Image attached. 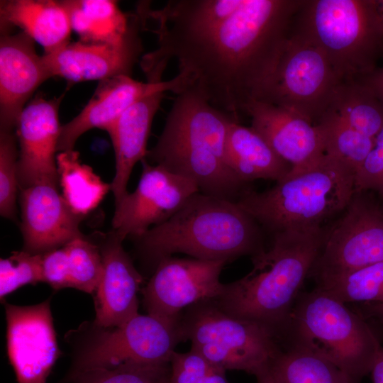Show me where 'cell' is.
Here are the masks:
<instances>
[{
	"instance_id": "14",
	"label": "cell",
	"mask_w": 383,
	"mask_h": 383,
	"mask_svg": "<svg viewBox=\"0 0 383 383\" xmlns=\"http://www.w3.org/2000/svg\"><path fill=\"white\" fill-rule=\"evenodd\" d=\"M50 299L32 306L4 301L7 354L18 383H45L60 355Z\"/></svg>"
},
{
	"instance_id": "41",
	"label": "cell",
	"mask_w": 383,
	"mask_h": 383,
	"mask_svg": "<svg viewBox=\"0 0 383 383\" xmlns=\"http://www.w3.org/2000/svg\"><path fill=\"white\" fill-rule=\"evenodd\" d=\"M225 373V370L216 367L206 374L199 383H229Z\"/></svg>"
},
{
	"instance_id": "37",
	"label": "cell",
	"mask_w": 383,
	"mask_h": 383,
	"mask_svg": "<svg viewBox=\"0 0 383 383\" xmlns=\"http://www.w3.org/2000/svg\"><path fill=\"white\" fill-rule=\"evenodd\" d=\"M43 282L54 290L71 288L67 253L65 246L42 254Z\"/></svg>"
},
{
	"instance_id": "31",
	"label": "cell",
	"mask_w": 383,
	"mask_h": 383,
	"mask_svg": "<svg viewBox=\"0 0 383 383\" xmlns=\"http://www.w3.org/2000/svg\"><path fill=\"white\" fill-rule=\"evenodd\" d=\"M67 253L71 288L94 294L103 272L102 257L91 237L82 235L65 245Z\"/></svg>"
},
{
	"instance_id": "35",
	"label": "cell",
	"mask_w": 383,
	"mask_h": 383,
	"mask_svg": "<svg viewBox=\"0 0 383 383\" xmlns=\"http://www.w3.org/2000/svg\"><path fill=\"white\" fill-rule=\"evenodd\" d=\"M168 383H199L210 372L218 367L191 348L187 353L174 352L170 360Z\"/></svg>"
},
{
	"instance_id": "21",
	"label": "cell",
	"mask_w": 383,
	"mask_h": 383,
	"mask_svg": "<svg viewBox=\"0 0 383 383\" xmlns=\"http://www.w3.org/2000/svg\"><path fill=\"white\" fill-rule=\"evenodd\" d=\"M139 32L119 44L70 42L43 58L51 77L72 83L131 76L143 50Z\"/></svg>"
},
{
	"instance_id": "3",
	"label": "cell",
	"mask_w": 383,
	"mask_h": 383,
	"mask_svg": "<svg viewBox=\"0 0 383 383\" xmlns=\"http://www.w3.org/2000/svg\"><path fill=\"white\" fill-rule=\"evenodd\" d=\"M133 241L139 261L152 273L162 260L175 253L228 262L267 249L261 227L236 202L200 192Z\"/></svg>"
},
{
	"instance_id": "42",
	"label": "cell",
	"mask_w": 383,
	"mask_h": 383,
	"mask_svg": "<svg viewBox=\"0 0 383 383\" xmlns=\"http://www.w3.org/2000/svg\"><path fill=\"white\" fill-rule=\"evenodd\" d=\"M255 377L257 383H280L270 367L260 372Z\"/></svg>"
},
{
	"instance_id": "9",
	"label": "cell",
	"mask_w": 383,
	"mask_h": 383,
	"mask_svg": "<svg viewBox=\"0 0 383 383\" xmlns=\"http://www.w3.org/2000/svg\"><path fill=\"white\" fill-rule=\"evenodd\" d=\"M180 327L184 340L213 365L256 375L270 367L282 350L277 333L252 321L221 310L213 301L187 308Z\"/></svg>"
},
{
	"instance_id": "39",
	"label": "cell",
	"mask_w": 383,
	"mask_h": 383,
	"mask_svg": "<svg viewBox=\"0 0 383 383\" xmlns=\"http://www.w3.org/2000/svg\"><path fill=\"white\" fill-rule=\"evenodd\" d=\"M372 383H383V345L377 352L370 371Z\"/></svg>"
},
{
	"instance_id": "1",
	"label": "cell",
	"mask_w": 383,
	"mask_h": 383,
	"mask_svg": "<svg viewBox=\"0 0 383 383\" xmlns=\"http://www.w3.org/2000/svg\"><path fill=\"white\" fill-rule=\"evenodd\" d=\"M304 1L243 0L231 16L209 27L157 26V47L140 62L147 81H164L174 60L187 89L240 121L274 71Z\"/></svg>"
},
{
	"instance_id": "24",
	"label": "cell",
	"mask_w": 383,
	"mask_h": 383,
	"mask_svg": "<svg viewBox=\"0 0 383 383\" xmlns=\"http://www.w3.org/2000/svg\"><path fill=\"white\" fill-rule=\"evenodd\" d=\"M226 155L228 167L245 185L260 179L277 182L291 170L290 165L277 155L258 133L237 121L229 126Z\"/></svg>"
},
{
	"instance_id": "30",
	"label": "cell",
	"mask_w": 383,
	"mask_h": 383,
	"mask_svg": "<svg viewBox=\"0 0 383 383\" xmlns=\"http://www.w3.org/2000/svg\"><path fill=\"white\" fill-rule=\"evenodd\" d=\"M337 299L364 304L383 302V261L316 286Z\"/></svg>"
},
{
	"instance_id": "11",
	"label": "cell",
	"mask_w": 383,
	"mask_h": 383,
	"mask_svg": "<svg viewBox=\"0 0 383 383\" xmlns=\"http://www.w3.org/2000/svg\"><path fill=\"white\" fill-rule=\"evenodd\" d=\"M383 261V209L355 192L340 218L326 231L309 273L316 286Z\"/></svg>"
},
{
	"instance_id": "38",
	"label": "cell",
	"mask_w": 383,
	"mask_h": 383,
	"mask_svg": "<svg viewBox=\"0 0 383 383\" xmlns=\"http://www.w3.org/2000/svg\"><path fill=\"white\" fill-rule=\"evenodd\" d=\"M360 80L367 85L383 104V68Z\"/></svg>"
},
{
	"instance_id": "33",
	"label": "cell",
	"mask_w": 383,
	"mask_h": 383,
	"mask_svg": "<svg viewBox=\"0 0 383 383\" xmlns=\"http://www.w3.org/2000/svg\"><path fill=\"white\" fill-rule=\"evenodd\" d=\"M17 140L13 130L0 129V214L16 223L19 190Z\"/></svg>"
},
{
	"instance_id": "19",
	"label": "cell",
	"mask_w": 383,
	"mask_h": 383,
	"mask_svg": "<svg viewBox=\"0 0 383 383\" xmlns=\"http://www.w3.org/2000/svg\"><path fill=\"white\" fill-rule=\"evenodd\" d=\"M245 115L251 119L250 127L290 165L289 173L303 170L325 154L318 125L291 110L253 100L247 106Z\"/></svg>"
},
{
	"instance_id": "4",
	"label": "cell",
	"mask_w": 383,
	"mask_h": 383,
	"mask_svg": "<svg viewBox=\"0 0 383 383\" xmlns=\"http://www.w3.org/2000/svg\"><path fill=\"white\" fill-rule=\"evenodd\" d=\"M176 95L162 131L146 157L193 181L203 194L237 202L248 188L226 162L228 131L236 120L192 89Z\"/></svg>"
},
{
	"instance_id": "25",
	"label": "cell",
	"mask_w": 383,
	"mask_h": 383,
	"mask_svg": "<svg viewBox=\"0 0 383 383\" xmlns=\"http://www.w3.org/2000/svg\"><path fill=\"white\" fill-rule=\"evenodd\" d=\"M67 11L72 30L79 40L88 43H122L143 28L137 13L128 15L112 0L62 1Z\"/></svg>"
},
{
	"instance_id": "32",
	"label": "cell",
	"mask_w": 383,
	"mask_h": 383,
	"mask_svg": "<svg viewBox=\"0 0 383 383\" xmlns=\"http://www.w3.org/2000/svg\"><path fill=\"white\" fill-rule=\"evenodd\" d=\"M170 362L145 365L132 362L83 372L70 383H168Z\"/></svg>"
},
{
	"instance_id": "6",
	"label": "cell",
	"mask_w": 383,
	"mask_h": 383,
	"mask_svg": "<svg viewBox=\"0 0 383 383\" xmlns=\"http://www.w3.org/2000/svg\"><path fill=\"white\" fill-rule=\"evenodd\" d=\"M280 340L282 348L325 358L360 382L382 345L367 319L316 287L300 293Z\"/></svg>"
},
{
	"instance_id": "29",
	"label": "cell",
	"mask_w": 383,
	"mask_h": 383,
	"mask_svg": "<svg viewBox=\"0 0 383 383\" xmlns=\"http://www.w3.org/2000/svg\"><path fill=\"white\" fill-rule=\"evenodd\" d=\"M316 124L323 133L325 153L349 166L355 174L375 139L360 133L331 111H327Z\"/></svg>"
},
{
	"instance_id": "43",
	"label": "cell",
	"mask_w": 383,
	"mask_h": 383,
	"mask_svg": "<svg viewBox=\"0 0 383 383\" xmlns=\"http://www.w3.org/2000/svg\"><path fill=\"white\" fill-rule=\"evenodd\" d=\"M377 2H378L379 11L381 13V15H382V19H383V0H379V1H377Z\"/></svg>"
},
{
	"instance_id": "12",
	"label": "cell",
	"mask_w": 383,
	"mask_h": 383,
	"mask_svg": "<svg viewBox=\"0 0 383 383\" xmlns=\"http://www.w3.org/2000/svg\"><path fill=\"white\" fill-rule=\"evenodd\" d=\"M226 263L172 256L162 260L141 290L148 313L180 323L183 309L215 300L221 294L223 283L220 275Z\"/></svg>"
},
{
	"instance_id": "7",
	"label": "cell",
	"mask_w": 383,
	"mask_h": 383,
	"mask_svg": "<svg viewBox=\"0 0 383 383\" xmlns=\"http://www.w3.org/2000/svg\"><path fill=\"white\" fill-rule=\"evenodd\" d=\"M295 32L317 45L342 81L360 80L374 71L383 45L377 1H304Z\"/></svg>"
},
{
	"instance_id": "17",
	"label": "cell",
	"mask_w": 383,
	"mask_h": 383,
	"mask_svg": "<svg viewBox=\"0 0 383 383\" xmlns=\"http://www.w3.org/2000/svg\"><path fill=\"white\" fill-rule=\"evenodd\" d=\"M185 89V81L178 74L160 82H140L128 75L101 80L81 112L62 126L57 151L74 150L78 138L91 129L106 131L128 107L145 96L169 91L178 94Z\"/></svg>"
},
{
	"instance_id": "40",
	"label": "cell",
	"mask_w": 383,
	"mask_h": 383,
	"mask_svg": "<svg viewBox=\"0 0 383 383\" xmlns=\"http://www.w3.org/2000/svg\"><path fill=\"white\" fill-rule=\"evenodd\" d=\"M362 312L366 318H377L383 321V302L362 306Z\"/></svg>"
},
{
	"instance_id": "5",
	"label": "cell",
	"mask_w": 383,
	"mask_h": 383,
	"mask_svg": "<svg viewBox=\"0 0 383 383\" xmlns=\"http://www.w3.org/2000/svg\"><path fill=\"white\" fill-rule=\"evenodd\" d=\"M355 193L354 170L325 153L303 170L288 173L267 191L246 189L236 203L273 235L287 229L321 226L344 211Z\"/></svg>"
},
{
	"instance_id": "23",
	"label": "cell",
	"mask_w": 383,
	"mask_h": 383,
	"mask_svg": "<svg viewBox=\"0 0 383 383\" xmlns=\"http://www.w3.org/2000/svg\"><path fill=\"white\" fill-rule=\"evenodd\" d=\"M1 30L18 27L44 49L52 52L70 43L72 27L62 1L4 0L0 3Z\"/></svg>"
},
{
	"instance_id": "44",
	"label": "cell",
	"mask_w": 383,
	"mask_h": 383,
	"mask_svg": "<svg viewBox=\"0 0 383 383\" xmlns=\"http://www.w3.org/2000/svg\"><path fill=\"white\" fill-rule=\"evenodd\" d=\"M382 199H383V195H382ZM382 209H383V204H382Z\"/></svg>"
},
{
	"instance_id": "13",
	"label": "cell",
	"mask_w": 383,
	"mask_h": 383,
	"mask_svg": "<svg viewBox=\"0 0 383 383\" xmlns=\"http://www.w3.org/2000/svg\"><path fill=\"white\" fill-rule=\"evenodd\" d=\"M136 189L115 203L112 231L123 240L140 238L174 214L199 192L192 180L144 159Z\"/></svg>"
},
{
	"instance_id": "22",
	"label": "cell",
	"mask_w": 383,
	"mask_h": 383,
	"mask_svg": "<svg viewBox=\"0 0 383 383\" xmlns=\"http://www.w3.org/2000/svg\"><path fill=\"white\" fill-rule=\"evenodd\" d=\"M165 93L155 92L137 101L106 131L115 152L116 172L110 184L115 203L128 192L127 185L135 164L146 157L152 121Z\"/></svg>"
},
{
	"instance_id": "8",
	"label": "cell",
	"mask_w": 383,
	"mask_h": 383,
	"mask_svg": "<svg viewBox=\"0 0 383 383\" xmlns=\"http://www.w3.org/2000/svg\"><path fill=\"white\" fill-rule=\"evenodd\" d=\"M72 348L71 367L62 383L95 369L132 362H170L177 345L183 341L180 323L138 313L124 323L110 327L84 322L66 333Z\"/></svg>"
},
{
	"instance_id": "15",
	"label": "cell",
	"mask_w": 383,
	"mask_h": 383,
	"mask_svg": "<svg viewBox=\"0 0 383 383\" xmlns=\"http://www.w3.org/2000/svg\"><path fill=\"white\" fill-rule=\"evenodd\" d=\"M62 96L48 99L36 96L18 118L19 190L42 182L60 184L55 153L62 128L59 107Z\"/></svg>"
},
{
	"instance_id": "36",
	"label": "cell",
	"mask_w": 383,
	"mask_h": 383,
	"mask_svg": "<svg viewBox=\"0 0 383 383\" xmlns=\"http://www.w3.org/2000/svg\"><path fill=\"white\" fill-rule=\"evenodd\" d=\"M355 192L374 190L383 195V128L372 149L355 174Z\"/></svg>"
},
{
	"instance_id": "2",
	"label": "cell",
	"mask_w": 383,
	"mask_h": 383,
	"mask_svg": "<svg viewBox=\"0 0 383 383\" xmlns=\"http://www.w3.org/2000/svg\"><path fill=\"white\" fill-rule=\"evenodd\" d=\"M326 233L318 226L273 235L270 247L252 257V270L223 284L221 294L212 301L227 313L262 323L280 337L321 252Z\"/></svg>"
},
{
	"instance_id": "10",
	"label": "cell",
	"mask_w": 383,
	"mask_h": 383,
	"mask_svg": "<svg viewBox=\"0 0 383 383\" xmlns=\"http://www.w3.org/2000/svg\"><path fill=\"white\" fill-rule=\"evenodd\" d=\"M341 82L325 53L292 29L256 100L284 107L316 124Z\"/></svg>"
},
{
	"instance_id": "18",
	"label": "cell",
	"mask_w": 383,
	"mask_h": 383,
	"mask_svg": "<svg viewBox=\"0 0 383 383\" xmlns=\"http://www.w3.org/2000/svg\"><path fill=\"white\" fill-rule=\"evenodd\" d=\"M91 238L103 262L101 278L94 294L93 322L104 327L120 326L138 313V293L143 277L115 232L98 233Z\"/></svg>"
},
{
	"instance_id": "34",
	"label": "cell",
	"mask_w": 383,
	"mask_h": 383,
	"mask_svg": "<svg viewBox=\"0 0 383 383\" xmlns=\"http://www.w3.org/2000/svg\"><path fill=\"white\" fill-rule=\"evenodd\" d=\"M43 282L42 254L15 251L0 260V299L27 284Z\"/></svg>"
},
{
	"instance_id": "26",
	"label": "cell",
	"mask_w": 383,
	"mask_h": 383,
	"mask_svg": "<svg viewBox=\"0 0 383 383\" xmlns=\"http://www.w3.org/2000/svg\"><path fill=\"white\" fill-rule=\"evenodd\" d=\"M59 184L62 196L72 210L84 216L94 209L111 190L89 165L81 163L74 150L60 152L57 156Z\"/></svg>"
},
{
	"instance_id": "20",
	"label": "cell",
	"mask_w": 383,
	"mask_h": 383,
	"mask_svg": "<svg viewBox=\"0 0 383 383\" xmlns=\"http://www.w3.org/2000/svg\"><path fill=\"white\" fill-rule=\"evenodd\" d=\"M51 75L34 41L25 33L1 31L0 129H16L18 118L38 87Z\"/></svg>"
},
{
	"instance_id": "28",
	"label": "cell",
	"mask_w": 383,
	"mask_h": 383,
	"mask_svg": "<svg viewBox=\"0 0 383 383\" xmlns=\"http://www.w3.org/2000/svg\"><path fill=\"white\" fill-rule=\"evenodd\" d=\"M270 368L280 383H361L328 360L293 348H282Z\"/></svg>"
},
{
	"instance_id": "27",
	"label": "cell",
	"mask_w": 383,
	"mask_h": 383,
	"mask_svg": "<svg viewBox=\"0 0 383 383\" xmlns=\"http://www.w3.org/2000/svg\"><path fill=\"white\" fill-rule=\"evenodd\" d=\"M328 111L373 139L383 128V104L361 80L342 82Z\"/></svg>"
},
{
	"instance_id": "16",
	"label": "cell",
	"mask_w": 383,
	"mask_h": 383,
	"mask_svg": "<svg viewBox=\"0 0 383 383\" xmlns=\"http://www.w3.org/2000/svg\"><path fill=\"white\" fill-rule=\"evenodd\" d=\"M23 250L44 254L82 236L84 216L74 213L58 192V185L42 182L19 190Z\"/></svg>"
}]
</instances>
